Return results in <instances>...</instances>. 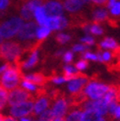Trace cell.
Listing matches in <instances>:
<instances>
[{"label": "cell", "instance_id": "44", "mask_svg": "<svg viewBox=\"0 0 120 121\" xmlns=\"http://www.w3.org/2000/svg\"><path fill=\"white\" fill-rule=\"evenodd\" d=\"M118 121H120V120H118Z\"/></svg>", "mask_w": 120, "mask_h": 121}, {"label": "cell", "instance_id": "30", "mask_svg": "<svg viewBox=\"0 0 120 121\" xmlns=\"http://www.w3.org/2000/svg\"><path fill=\"white\" fill-rule=\"evenodd\" d=\"M110 12L113 16H120V1H117L113 4L110 8Z\"/></svg>", "mask_w": 120, "mask_h": 121}, {"label": "cell", "instance_id": "4", "mask_svg": "<svg viewBox=\"0 0 120 121\" xmlns=\"http://www.w3.org/2000/svg\"><path fill=\"white\" fill-rule=\"evenodd\" d=\"M23 46L20 42L7 41L0 43V59L6 62H14L15 59L20 55Z\"/></svg>", "mask_w": 120, "mask_h": 121}, {"label": "cell", "instance_id": "25", "mask_svg": "<svg viewBox=\"0 0 120 121\" xmlns=\"http://www.w3.org/2000/svg\"><path fill=\"white\" fill-rule=\"evenodd\" d=\"M88 31L91 34H94V35H101V34H103V29L101 28L99 25H97V24H92L91 26H89Z\"/></svg>", "mask_w": 120, "mask_h": 121}, {"label": "cell", "instance_id": "7", "mask_svg": "<svg viewBox=\"0 0 120 121\" xmlns=\"http://www.w3.org/2000/svg\"><path fill=\"white\" fill-rule=\"evenodd\" d=\"M34 109H33V114L37 117L39 114L44 112L45 110L49 109L51 105V98L49 95H47L46 92L43 90V92H41L39 95H38L34 99Z\"/></svg>", "mask_w": 120, "mask_h": 121}, {"label": "cell", "instance_id": "27", "mask_svg": "<svg viewBox=\"0 0 120 121\" xmlns=\"http://www.w3.org/2000/svg\"><path fill=\"white\" fill-rule=\"evenodd\" d=\"M56 41L60 44H64L65 42H68L71 39V35H65V34H58L55 38Z\"/></svg>", "mask_w": 120, "mask_h": 121}, {"label": "cell", "instance_id": "31", "mask_svg": "<svg viewBox=\"0 0 120 121\" xmlns=\"http://www.w3.org/2000/svg\"><path fill=\"white\" fill-rule=\"evenodd\" d=\"M82 57H84L87 60L90 59V60H94V61H97V60H98V55H97V54H93V53L88 52V51H86L85 53H84Z\"/></svg>", "mask_w": 120, "mask_h": 121}, {"label": "cell", "instance_id": "43", "mask_svg": "<svg viewBox=\"0 0 120 121\" xmlns=\"http://www.w3.org/2000/svg\"><path fill=\"white\" fill-rule=\"evenodd\" d=\"M0 121H3V116L0 117Z\"/></svg>", "mask_w": 120, "mask_h": 121}, {"label": "cell", "instance_id": "29", "mask_svg": "<svg viewBox=\"0 0 120 121\" xmlns=\"http://www.w3.org/2000/svg\"><path fill=\"white\" fill-rule=\"evenodd\" d=\"M88 66H89V61H88V60L87 59H82V60L78 61L75 64V68L78 71H82V70H85Z\"/></svg>", "mask_w": 120, "mask_h": 121}, {"label": "cell", "instance_id": "8", "mask_svg": "<svg viewBox=\"0 0 120 121\" xmlns=\"http://www.w3.org/2000/svg\"><path fill=\"white\" fill-rule=\"evenodd\" d=\"M30 99H34L33 95L30 94L22 87H17L13 90H11L8 94V104L10 106L16 105L21 102L27 101Z\"/></svg>", "mask_w": 120, "mask_h": 121}, {"label": "cell", "instance_id": "2", "mask_svg": "<svg viewBox=\"0 0 120 121\" xmlns=\"http://www.w3.org/2000/svg\"><path fill=\"white\" fill-rule=\"evenodd\" d=\"M49 95L52 99L50 105V111L52 113V116L64 117L71 108L69 99L59 91H53V93Z\"/></svg>", "mask_w": 120, "mask_h": 121}, {"label": "cell", "instance_id": "34", "mask_svg": "<svg viewBox=\"0 0 120 121\" xmlns=\"http://www.w3.org/2000/svg\"><path fill=\"white\" fill-rule=\"evenodd\" d=\"M63 60H64V62H66V63H71L72 60H73V53H72L71 51H67L66 53H64Z\"/></svg>", "mask_w": 120, "mask_h": 121}, {"label": "cell", "instance_id": "16", "mask_svg": "<svg viewBox=\"0 0 120 121\" xmlns=\"http://www.w3.org/2000/svg\"><path fill=\"white\" fill-rule=\"evenodd\" d=\"M34 15L39 23V25H40L41 27H47V21H48V19H47V15L45 13L43 6H39V7L35 8Z\"/></svg>", "mask_w": 120, "mask_h": 121}, {"label": "cell", "instance_id": "5", "mask_svg": "<svg viewBox=\"0 0 120 121\" xmlns=\"http://www.w3.org/2000/svg\"><path fill=\"white\" fill-rule=\"evenodd\" d=\"M23 25L24 20L20 17H13L12 19L3 23L1 28H0V32H1L3 39L13 38L15 35L18 34Z\"/></svg>", "mask_w": 120, "mask_h": 121}, {"label": "cell", "instance_id": "18", "mask_svg": "<svg viewBox=\"0 0 120 121\" xmlns=\"http://www.w3.org/2000/svg\"><path fill=\"white\" fill-rule=\"evenodd\" d=\"M94 20H93V24H97V25H100L103 22H106L108 20L109 15L108 12L105 9H98L94 12Z\"/></svg>", "mask_w": 120, "mask_h": 121}, {"label": "cell", "instance_id": "15", "mask_svg": "<svg viewBox=\"0 0 120 121\" xmlns=\"http://www.w3.org/2000/svg\"><path fill=\"white\" fill-rule=\"evenodd\" d=\"M62 1L65 10L72 14L79 12L84 5L81 0H62Z\"/></svg>", "mask_w": 120, "mask_h": 121}, {"label": "cell", "instance_id": "14", "mask_svg": "<svg viewBox=\"0 0 120 121\" xmlns=\"http://www.w3.org/2000/svg\"><path fill=\"white\" fill-rule=\"evenodd\" d=\"M81 121H108L106 116L101 115L100 113L92 110V109H84L82 111Z\"/></svg>", "mask_w": 120, "mask_h": 121}, {"label": "cell", "instance_id": "39", "mask_svg": "<svg viewBox=\"0 0 120 121\" xmlns=\"http://www.w3.org/2000/svg\"><path fill=\"white\" fill-rule=\"evenodd\" d=\"M51 121H65L64 117H53Z\"/></svg>", "mask_w": 120, "mask_h": 121}, {"label": "cell", "instance_id": "36", "mask_svg": "<svg viewBox=\"0 0 120 121\" xmlns=\"http://www.w3.org/2000/svg\"><path fill=\"white\" fill-rule=\"evenodd\" d=\"M84 43H85L86 45H93L94 43V39H93V38H91V37H86V38H83L82 39H81Z\"/></svg>", "mask_w": 120, "mask_h": 121}, {"label": "cell", "instance_id": "3", "mask_svg": "<svg viewBox=\"0 0 120 121\" xmlns=\"http://www.w3.org/2000/svg\"><path fill=\"white\" fill-rule=\"evenodd\" d=\"M110 88V85H106L104 83H101L99 80H89L87 85L83 90V94L86 96L87 99H103L104 95L108 92Z\"/></svg>", "mask_w": 120, "mask_h": 121}, {"label": "cell", "instance_id": "12", "mask_svg": "<svg viewBox=\"0 0 120 121\" xmlns=\"http://www.w3.org/2000/svg\"><path fill=\"white\" fill-rule=\"evenodd\" d=\"M43 8L46 15L49 17H59L63 14L62 5L58 0H47L43 5Z\"/></svg>", "mask_w": 120, "mask_h": 121}, {"label": "cell", "instance_id": "28", "mask_svg": "<svg viewBox=\"0 0 120 121\" xmlns=\"http://www.w3.org/2000/svg\"><path fill=\"white\" fill-rule=\"evenodd\" d=\"M93 6L97 7H108L109 0H89Z\"/></svg>", "mask_w": 120, "mask_h": 121}, {"label": "cell", "instance_id": "24", "mask_svg": "<svg viewBox=\"0 0 120 121\" xmlns=\"http://www.w3.org/2000/svg\"><path fill=\"white\" fill-rule=\"evenodd\" d=\"M48 81H51L53 84H55V85H61V84H64L65 82H67L63 76H60V75H57V74H53L52 76L48 77Z\"/></svg>", "mask_w": 120, "mask_h": 121}, {"label": "cell", "instance_id": "13", "mask_svg": "<svg viewBox=\"0 0 120 121\" xmlns=\"http://www.w3.org/2000/svg\"><path fill=\"white\" fill-rule=\"evenodd\" d=\"M22 79L27 80L39 87H43L48 82V76H45L41 72H37V73H33V74L22 75Z\"/></svg>", "mask_w": 120, "mask_h": 121}, {"label": "cell", "instance_id": "6", "mask_svg": "<svg viewBox=\"0 0 120 121\" xmlns=\"http://www.w3.org/2000/svg\"><path fill=\"white\" fill-rule=\"evenodd\" d=\"M33 109H34V100L30 99L27 101L21 102L16 105L10 106L9 113L10 116L20 119L23 117H28L31 114H33Z\"/></svg>", "mask_w": 120, "mask_h": 121}, {"label": "cell", "instance_id": "23", "mask_svg": "<svg viewBox=\"0 0 120 121\" xmlns=\"http://www.w3.org/2000/svg\"><path fill=\"white\" fill-rule=\"evenodd\" d=\"M50 33V30L49 28L47 27H40L38 29V32H37V38L39 39H43L44 40L46 39V37L49 35Z\"/></svg>", "mask_w": 120, "mask_h": 121}, {"label": "cell", "instance_id": "10", "mask_svg": "<svg viewBox=\"0 0 120 121\" xmlns=\"http://www.w3.org/2000/svg\"><path fill=\"white\" fill-rule=\"evenodd\" d=\"M38 24L34 21H31L27 24H24L20 31L18 32V39L21 40H32L37 38Z\"/></svg>", "mask_w": 120, "mask_h": 121}, {"label": "cell", "instance_id": "21", "mask_svg": "<svg viewBox=\"0 0 120 121\" xmlns=\"http://www.w3.org/2000/svg\"><path fill=\"white\" fill-rule=\"evenodd\" d=\"M8 91L0 85V110L4 109L8 104Z\"/></svg>", "mask_w": 120, "mask_h": 121}, {"label": "cell", "instance_id": "38", "mask_svg": "<svg viewBox=\"0 0 120 121\" xmlns=\"http://www.w3.org/2000/svg\"><path fill=\"white\" fill-rule=\"evenodd\" d=\"M3 121H19V120L17 118L12 117V116H6V117L3 116Z\"/></svg>", "mask_w": 120, "mask_h": 121}, {"label": "cell", "instance_id": "35", "mask_svg": "<svg viewBox=\"0 0 120 121\" xmlns=\"http://www.w3.org/2000/svg\"><path fill=\"white\" fill-rule=\"evenodd\" d=\"M68 26V22L64 17L59 16V30H63Z\"/></svg>", "mask_w": 120, "mask_h": 121}, {"label": "cell", "instance_id": "41", "mask_svg": "<svg viewBox=\"0 0 120 121\" xmlns=\"http://www.w3.org/2000/svg\"><path fill=\"white\" fill-rule=\"evenodd\" d=\"M2 42H3V37L1 35V32H0V43H2Z\"/></svg>", "mask_w": 120, "mask_h": 121}, {"label": "cell", "instance_id": "32", "mask_svg": "<svg viewBox=\"0 0 120 121\" xmlns=\"http://www.w3.org/2000/svg\"><path fill=\"white\" fill-rule=\"evenodd\" d=\"M111 117H112L113 119L117 120V121L120 120V102H118V104H117V106H116V108H115V110L113 111Z\"/></svg>", "mask_w": 120, "mask_h": 121}, {"label": "cell", "instance_id": "22", "mask_svg": "<svg viewBox=\"0 0 120 121\" xmlns=\"http://www.w3.org/2000/svg\"><path fill=\"white\" fill-rule=\"evenodd\" d=\"M47 28L49 30H59V17H49L47 21Z\"/></svg>", "mask_w": 120, "mask_h": 121}, {"label": "cell", "instance_id": "19", "mask_svg": "<svg viewBox=\"0 0 120 121\" xmlns=\"http://www.w3.org/2000/svg\"><path fill=\"white\" fill-rule=\"evenodd\" d=\"M111 57L116 59V61L113 63L111 62L107 68H108L109 71H117V72H120V46L116 49L112 50L111 52Z\"/></svg>", "mask_w": 120, "mask_h": 121}, {"label": "cell", "instance_id": "9", "mask_svg": "<svg viewBox=\"0 0 120 121\" xmlns=\"http://www.w3.org/2000/svg\"><path fill=\"white\" fill-rule=\"evenodd\" d=\"M108 105L109 104L103 98L99 99H86L85 101L81 104V108L84 109H92L94 110L99 113H100L101 115L107 116L108 115Z\"/></svg>", "mask_w": 120, "mask_h": 121}, {"label": "cell", "instance_id": "42", "mask_svg": "<svg viewBox=\"0 0 120 121\" xmlns=\"http://www.w3.org/2000/svg\"><path fill=\"white\" fill-rule=\"evenodd\" d=\"M81 1H82V2L84 3V4H85V3H87V2L89 1V0H81Z\"/></svg>", "mask_w": 120, "mask_h": 121}, {"label": "cell", "instance_id": "37", "mask_svg": "<svg viewBox=\"0 0 120 121\" xmlns=\"http://www.w3.org/2000/svg\"><path fill=\"white\" fill-rule=\"evenodd\" d=\"M115 100L120 102V85H115Z\"/></svg>", "mask_w": 120, "mask_h": 121}, {"label": "cell", "instance_id": "40", "mask_svg": "<svg viewBox=\"0 0 120 121\" xmlns=\"http://www.w3.org/2000/svg\"><path fill=\"white\" fill-rule=\"evenodd\" d=\"M19 121H34L33 119H31V118H30L29 116L28 117H23V118H20L19 119Z\"/></svg>", "mask_w": 120, "mask_h": 121}, {"label": "cell", "instance_id": "17", "mask_svg": "<svg viewBox=\"0 0 120 121\" xmlns=\"http://www.w3.org/2000/svg\"><path fill=\"white\" fill-rule=\"evenodd\" d=\"M83 109L80 106H73V108H70L67 114L64 116L65 121H81Z\"/></svg>", "mask_w": 120, "mask_h": 121}, {"label": "cell", "instance_id": "20", "mask_svg": "<svg viewBox=\"0 0 120 121\" xmlns=\"http://www.w3.org/2000/svg\"><path fill=\"white\" fill-rule=\"evenodd\" d=\"M119 46H120V45H119L113 39H111V38H105L103 41L100 42L99 44H98L99 50L101 49V48H105V49L114 50V49H116V48H118Z\"/></svg>", "mask_w": 120, "mask_h": 121}, {"label": "cell", "instance_id": "1", "mask_svg": "<svg viewBox=\"0 0 120 121\" xmlns=\"http://www.w3.org/2000/svg\"><path fill=\"white\" fill-rule=\"evenodd\" d=\"M22 75V69L19 66L9 62L7 69L0 74V85L7 91L13 90L21 84Z\"/></svg>", "mask_w": 120, "mask_h": 121}, {"label": "cell", "instance_id": "11", "mask_svg": "<svg viewBox=\"0 0 120 121\" xmlns=\"http://www.w3.org/2000/svg\"><path fill=\"white\" fill-rule=\"evenodd\" d=\"M89 80L90 79L86 75H83L81 77H78V78H75V79H72V80L68 81L69 83H68V86H67V90L70 93V95H79V94L83 93V90L87 85Z\"/></svg>", "mask_w": 120, "mask_h": 121}, {"label": "cell", "instance_id": "33", "mask_svg": "<svg viewBox=\"0 0 120 121\" xmlns=\"http://www.w3.org/2000/svg\"><path fill=\"white\" fill-rule=\"evenodd\" d=\"M87 50H88V45L76 44L73 46V51H76V52H82V51H87Z\"/></svg>", "mask_w": 120, "mask_h": 121}, {"label": "cell", "instance_id": "26", "mask_svg": "<svg viewBox=\"0 0 120 121\" xmlns=\"http://www.w3.org/2000/svg\"><path fill=\"white\" fill-rule=\"evenodd\" d=\"M10 7H14V0H0V12L6 11Z\"/></svg>", "mask_w": 120, "mask_h": 121}]
</instances>
